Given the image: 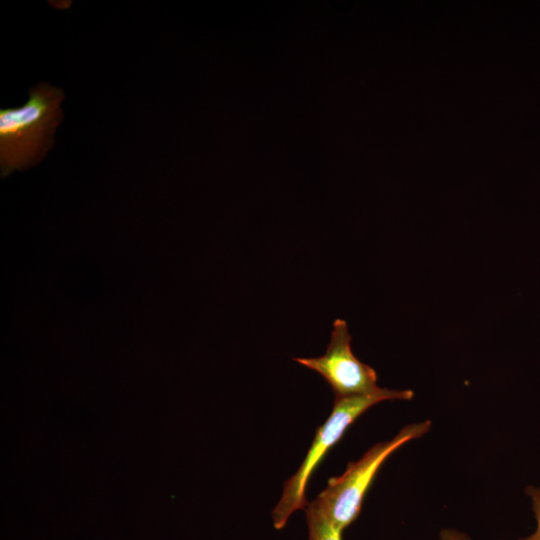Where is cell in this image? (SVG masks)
Returning <instances> with one entry per match:
<instances>
[{"instance_id": "obj_1", "label": "cell", "mask_w": 540, "mask_h": 540, "mask_svg": "<svg viewBox=\"0 0 540 540\" xmlns=\"http://www.w3.org/2000/svg\"><path fill=\"white\" fill-rule=\"evenodd\" d=\"M62 89L40 83L18 108L0 110V164L6 176L15 169L36 164L53 145V135L62 120Z\"/></svg>"}, {"instance_id": "obj_2", "label": "cell", "mask_w": 540, "mask_h": 540, "mask_svg": "<svg viewBox=\"0 0 540 540\" xmlns=\"http://www.w3.org/2000/svg\"><path fill=\"white\" fill-rule=\"evenodd\" d=\"M412 390L378 388L370 393L335 398L327 420L316 430L315 437L296 473L285 483L282 496L272 511L274 527L282 529L289 517L308 505L306 487L328 451L342 438L347 428L371 406L386 400H410Z\"/></svg>"}, {"instance_id": "obj_3", "label": "cell", "mask_w": 540, "mask_h": 540, "mask_svg": "<svg viewBox=\"0 0 540 540\" xmlns=\"http://www.w3.org/2000/svg\"><path fill=\"white\" fill-rule=\"evenodd\" d=\"M430 427V421L405 426L391 440L375 444L359 460L350 462L340 476L328 480L327 487L313 501L338 531L357 519L363 499L386 459L405 443L427 433Z\"/></svg>"}, {"instance_id": "obj_4", "label": "cell", "mask_w": 540, "mask_h": 540, "mask_svg": "<svg viewBox=\"0 0 540 540\" xmlns=\"http://www.w3.org/2000/svg\"><path fill=\"white\" fill-rule=\"evenodd\" d=\"M294 361L320 374L332 388L335 398L366 394L379 388L376 371L353 354L351 335L343 319L334 321L325 354L298 357Z\"/></svg>"}, {"instance_id": "obj_5", "label": "cell", "mask_w": 540, "mask_h": 540, "mask_svg": "<svg viewBox=\"0 0 540 540\" xmlns=\"http://www.w3.org/2000/svg\"><path fill=\"white\" fill-rule=\"evenodd\" d=\"M308 540H342L338 531L322 509L314 502L307 505Z\"/></svg>"}, {"instance_id": "obj_6", "label": "cell", "mask_w": 540, "mask_h": 540, "mask_svg": "<svg viewBox=\"0 0 540 540\" xmlns=\"http://www.w3.org/2000/svg\"><path fill=\"white\" fill-rule=\"evenodd\" d=\"M526 492L531 498L536 519V529L529 536L520 538L519 540H540V488L529 486L526 488Z\"/></svg>"}, {"instance_id": "obj_7", "label": "cell", "mask_w": 540, "mask_h": 540, "mask_svg": "<svg viewBox=\"0 0 540 540\" xmlns=\"http://www.w3.org/2000/svg\"><path fill=\"white\" fill-rule=\"evenodd\" d=\"M440 540H472L467 534L455 529H443L440 532Z\"/></svg>"}]
</instances>
